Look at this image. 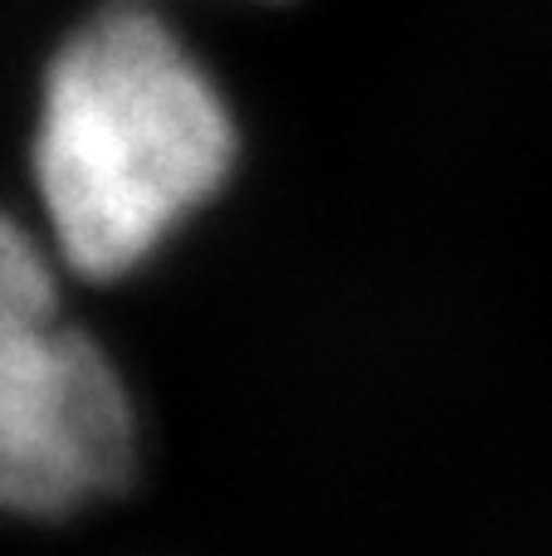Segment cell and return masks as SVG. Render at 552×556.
<instances>
[{"mask_svg": "<svg viewBox=\"0 0 552 556\" xmlns=\"http://www.w3.org/2000/svg\"><path fill=\"white\" fill-rule=\"evenodd\" d=\"M230 166V103L156 15L117 5L59 45L39 98L35 186L74 274L137 269Z\"/></svg>", "mask_w": 552, "mask_h": 556, "instance_id": "obj_1", "label": "cell"}, {"mask_svg": "<svg viewBox=\"0 0 552 556\" xmlns=\"http://www.w3.org/2000/svg\"><path fill=\"white\" fill-rule=\"evenodd\" d=\"M133 469L123 376L64 317L45 250L0 211V513L64 518L123 493Z\"/></svg>", "mask_w": 552, "mask_h": 556, "instance_id": "obj_2", "label": "cell"}]
</instances>
